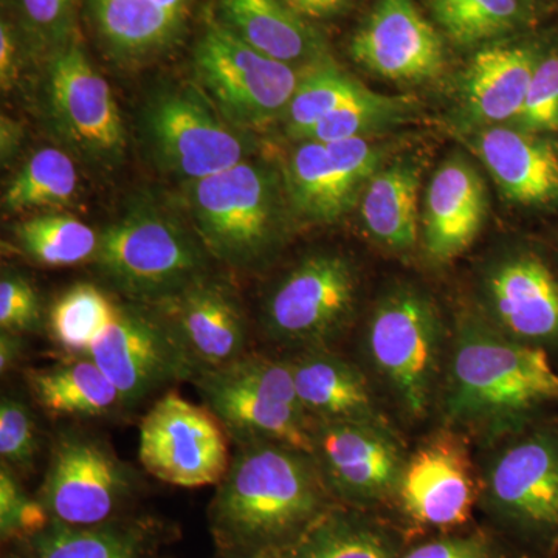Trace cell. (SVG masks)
Wrapping results in <instances>:
<instances>
[{
  "label": "cell",
  "mask_w": 558,
  "mask_h": 558,
  "mask_svg": "<svg viewBox=\"0 0 558 558\" xmlns=\"http://www.w3.org/2000/svg\"><path fill=\"white\" fill-rule=\"evenodd\" d=\"M444 376L439 409L446 427L488 444L558 403L548 352L510 340L472 315L459 319Z\"/></svg>",
  "instance_id": "1"
},
{
  "label": "cell",
  "mask_w": 558,
  "mask_h": 558,
  "mask_svg": "<svg viewBox=\"0 0 558 558\" xmlns=\"http://www.w3.org/2000/svg\"><path fill=\"white\" fill-rule=\"evenodd\" d=\"M329 488L307 451L275 442L238 446L209 506L227 553L281 550L329 510Z\"/></svg>",
  "instance_id": "2"
},
{
  "label": "cell",
  "mask_w": 558,
  "mask_h": 558,
  "mask_svg": "<svg viewBox=\"0 0 558 558\" xmlns=\"http://www.w3.org/2000/svg\"><path fill=\"white\" fill-rule=\"evenodd\" d=\"M438 306L416 286L388 289L374 304L363 352L402 416L416 422L435 409L449 344Z\"/></svg>",
  "instance_id": "3"
},
{
  "label": "cell",
  "mask_w": 558,
  "mask_h": 558,
  "mask_svg": "<svg viewBox=\"0 0 558 558\" xmlns=\"http://www.w3.org/2000/svg\"><path fill=\"white\" fill-rule=\"evenodd\" d=\"M282 194L277 172L252 157L185 183L193 230L208 255L240 270L263 266L281 245L288 204Z\"/></svg>",
  "instance_id": "4"
},
{
  "label": "cell",
  "mask_w": 558,
  "mask_h": 558,
  "mask_svg": "<svg viewBox=\"0 0 558 558\" xmlns=\"http://www.w3.org/2000/svg\"><path fill=\"white\" fill-rule=\"evenodd\" d=\"M196 231L156 205L131 208L100 233L98 274L131 303L159 306L207 275Z\"/></svg>",
  "instance_id": "5"
},
{
  "label": "cell",
  "mask_w": 558,
  "mask_h": 558,
  "mask_svg": "<svg viewBox=\"0 0 558 558\" xmlns=\"http://www.w3.org/2000/svg\"><path fill=\"white\" fill-rule=\"evenodd\" d=\"M205 407L236 446L275 442L314 451L312 429L286 360L245 354L194 377Z\"/></svg>",
  "instance_id": "6"
},
{
  "label": "cell",
  "mask_w": 558,
  "mask_h": 558,
  "mask_svg": "<svg viewBox=\"0 0 558 558\" xmlns=\"http://www.w3.org/2000/svg\"><path fill=\"white\" fill-rule=\"evenodd\" d=\"M481 472L488 509L527 537L558 548V418L531 422L492 442Z\"/></svg>",
  "instance_id": "7"
},
{
  "label": "cell",
  "mask_w": 558,
  "mask_h": 558,
  "mask_svg": "<svg viewBox=\"0 0 558 558\" xmlns=\"http://www.w3.org/2000/svg\"><path fill=\"white\" fill-rule=\"evenodd\" d=\"M359 300V277L339 253L306 256L270 290L263 328L275 343L299 349L328 348L348 328Z\"/></svg>",
  "instance_id": "8"
},
{
  "label": "cell",
  "mask_w": 558,
  "mask_h": 558,
  "mask_svg": "<svg viewBox=\"0 0 558 558\" xmlns=\"http://www.w3.org/2000/svg\"><path fill=\"white\" fill-rule=\"evenodd\" d=\"M194 65L213 105L244 131L286 117L301 78V70L253 49L223 24L202 35Z\"/></svg>",
  "instance_id": "9"
},
{
  "label": "cell",
  "mask_w": 558,
  "mask_h": 558,
  "mask_svg": "<svg viewBox=\"0 0 558 558\" xmlns=\"http://www.w3.org/2000/svg\"><path fill=\"white\" fill-rule=\"evenodd\" d=\"M145 134L161 170L185 183L236 167L253 154L247 131L231 124L196 87H175L154 98L145 112Z\"/></svg>",
  "instance_id": "10"
},
{
  "label": "cell",
  "mask_w": 558,
  "mask_h": 558,
  "mask_svg": "<svg viewBox=\"0 0 558 558\" xmlns=\"http://www.w3.org/2000/svg\"><path fill=\"white\" fill-rule=\"evenodd\" d=\"M89 357L119 389L123 409H134L167 385L193 380L199 373L165 315L138 303L117 306Z\"/></svg>",
  "instance_id": "11"
},
{
  "label": "cell",
  "mask_w": 558,
  "mask_h": 558,
  "mask_svg": "<svg viewBox=\"0 0 558 558\" xmlns=\"http://www.w3.org/2000/svg\"><path fill=\"white\" fill-rule=\"evenodd\" d=\"M138 458L154 478L171 486H211L229 470V435L207 407L170 391L143 417Z\"/></svg>",
  "instance_id": "12"
},
{
  "label": "cell",
  "mask_w": 558,
  "mask_h": 558,
  "mask_svg": "<svg viewBox=\"0 0 558 558\" xmlns=\"http://www.w3.org/2000/svg\"><path fill=\"white\" fill-rule=\"evenodd\" d=\"M47 109L60 137L92 161L112 163L123 156V120L108 81L76 40H65L47 69Z\"/></svg>",
  "instance_id": "13"
},
{
  "label": "cell",
  "mask_w": 558,
  "mask_h": 558,
  "mask_svg": "<svg viewBox=\"0 0 558 558\" xmlns=\"http://www.w3.org/2000/svg\"><path fill=\"white\" fill-rule=\"evenodd\" d=\"M312 438L330 494L352 505L398 497L407 457L389 422H314Z\"/></svg>",
  "instance_id": "14"
},
{
  "label": "cell",
  "mask_w": 558,
  "mask_h": 558,
  "mask_svg": "<svg viewBox=\"0 0 558 558\" xmlns=\"http://www.w3.org/2000/svg\"><path fill=\"white\" fill-rule=\"evenodd\" d=\"M132 476L101 440L68 433L51 450L40 501L69 526L108 523L130 497Z\"/></svg>",
  "instance_id": "15"
},
{
  "label": "cell",
  "mask_w": 558,
  "mask_h": 558,
  "mask_svg": "<svg viewBox=\"0 0 558 558\" xmlns=\"http://www.w3.org/2000/svg\"><path fill=\"white\" fill-rule=\"evenodd\" d=\"M481 295L487 325L558 357V275L538 253L499 256L484 271Z\"/></svg>",
  "instance_id": "16"
},
{
  "label": "cell",
  "mask_w": 558,
  "mask_h": 558,
  "mask_svg": "<svg viewBox=\"0 0 558 558\" xmlns=\"http://www.w3.org/2000/svg\"><path fill=\"white\" fill-rule=\"evenodd\" d=\"M379 163V148L366 138L332 143L303 140L286 167L289 208L306 222H336L362 196Z\"/></svg>",
  "instance_id": "17"
},
{
  "label": "cell",
  "mask_w": 558,
  "mask_h": 558,
  "mask_svg": "<svg viewBox=\"0 0 558 558\" xmlns=\"http://www.w3.org/2000/svg\"><path fill=\"white\" fill-rule=\"evenodd\" d=\"M398 498L407 515L424 526L453 527L469 520L476 481L461 433L440 429L407 457Z\"/></svg>",
  "instance_id": "18"
},
{
  "label": "cell",
  "mask_w": 558,
  "mask_h": 558,
  "mask_svg": "<svg viewBox=\"0 0 558 558\" xmlns=\"http://www.w3.org/2000/svg\"><path fill=\"white\" fill-rule=\"evenodd\" d=\"M349 50L359 65L391 81L424 83L446 65L442 39L414 0H379Z\"/></svg>",
  "instance_id": "19"
},
{
  "label": "cell",
  "mask_w": 558,
  "mask_h": 558,
  "mask_svg": "<svg viewBox=\"0 0 558 558\" xmlns=\"http://www.w3.org/2000/svg\"><path fill=\"white\" fill-rule=\"evenodd\" d=\"M156 307L171 323L199 373L247 354V319L226 282L205 275Z\"/></svg>",
  "instance_id": "20"
},
{
  "label": "cell",
  "mask_w": 558,
  "mask_h": 558,
  "mask_svg": "<svg viewBox=\"0 0 558 558\" xmlns=\"http://www.w3.org/2000/svg\"><path fill=\"white\" fill-rule=\"evenodd\" d=\"M483 180L472 165L451 159L433 175L425 196L424 250L433 263L447 264L476 240L486 218Z\"/></svg>",
  "instance_id": "21"
},
{
  "label": "cell",
  "mask_w": 558,
  "mask_h": 558,
  "mask_svg": "<svg viewBox=\"0 0 558 558\" xmlns=\"http://www.w3.org/2000/svg\"><path fill=\"white\" fill-rule=\"evenodd\" d=\"M284 360L312 422H388L368 377L328 348L299 349Z\"/></svg>",
  "instance_id": "22"
},
{
  "label": "cell",
  "mask_w": 558,
  "mask_h": 558,
  "mask_svg": "<svg viewBox=\"0 0 558 558\" xmlns=\"http://www.w3.org/2000/svg\"><path fill=\"white\" fill-rule=\"evenodd\" d=\"M473 149L509 201L558 205V150L548 140L497 124L476 134Z\"/></svg>",
  "instance_id": "23"
},
{
  "label": "cell",
  "mask_w": 558,
  "mask_h": 558,
  "mask_svg": "<svg viewBox=\"0 0 558 558\" xmlns=\"http://www.w3.org/2000/svg\"><path fill=\"white\" fill-rule=\"evenodd\" d=\"M542 57L529 44L495 46L478 51L462 81V108L472 123L497 126L515 121Z\"/></svg>",
  "instance_id": "24"
},
{
  "label": "cell",
  "mask_w": 558,
  "mask_h": 558,
  "mask_svg": "<svg viewBox=\"0 0 558 558\" xmlns=\"http://www.w3.org/2000/svg\"><path fill=\"white\" fill-rule=\"evenodd\" d=\"M223 25L253 49L301 70L326 61L318 33L282 0H220Z\"/></svg>",
  "instance_id": "25"
},
{
  "label": "cell",
  "mask_w": 558,
  "mask_h": 558,
  "mask_svg": "<svg viewBox=\"0 0 558 558\" xmlns=\"http://www.w3.org/2000/svg\"><path fill=\"white\" fill-rule=\"evenodd\" d=\"M193 0H94V16L110 51L145 60L182 35Z\"/></svg>",
  "instance_id": "26"
},
{
  "label": "cell",
  "mask_w": 558,
  "mask_h": 558,
  "mask_svg": "<svg viewBox=\"0 0 558 558\" xmlns=\"http://www.w3.org/2000/svg\"><path fill=\"white\" fill-rule=\"evenodd\" d=\"M27 385L36 403L53 417H100L123 409L119 389L89 355L31 369Z\"/></svg>",
  "instance_id": "27"
},
{
  "label": "cell",
  "mask_w": 558,
  "mask_h": 558,
  "mask_svg": "<svg viewBox=\"0 0 558 558\" xmlns=\"http://www.w3.org/2000/svg\"><path fill=\"white\" fill-rule=\"evenodd\" d=\"M421 174L413 165L377 171L360 196V216L369 236L395 252H409L417 241Z\"/></svg>",
  "instance_id": "28"
},
{
  "label": "cell",
  "mask_w": 558,
  "mask_h": 558,
  "mask_svg": "<svg viewBox=\"0 0 558 558\" xmlns=\"http://www.w3.org/2000/svg\"><path fill=\"white\" fill-rule=\"evenodd\" d=\"M279 558H395V543L351 513L328 510Z\"/></svg>",
  "instance_id": "29"
},
{
  "label": "cell",
  "mask_w": 558,
  "mask_h": 558,
  "mask_svg": "<svg viewBox=\"0 0 558 558\" xmlns=\"http://www.w3.org/2000/svg\"><path fill=\"white\" fill-rule=\"evenodd\" d=\"M17 250L46 267H70L94 260L100 233L68 215H40L17 223L13 233Z\"/></svg>",
  "instance_id": "30"
},
{
  "label": "cell",
  "mask_w": 558,
  "mask_h": 558,
  "mask_svg": "<svg viewBox=\"0 0 558 558\" xmlns=\"http://www.w3.org/2000/svg\"><path fill=\"white\" fill-rule=\"evenodd\" d=\"M28 543L35 558H142L145 534L142 529L109 521L69 526L53 520Z\"/></svg>",
  "instance_id": "31"
},
{
  "label": "cell",
  "mask_w": 558,
  "mask_h": 558,
  "mask_svg": "<svg viewBox=\"0 0 558 558\" xmlns=\"http://www.w3.org/2000/svg\"><path fill=\"white\" fill-rule=\"evenodd\" d=\"M78 172L73 160L60 149L44 148L36 150L11 180L2 207L10 213L62 207L75 199Z\"/></svg>",
  "instance_id": "32"
},
{
  "label": "cell",
  "mask_w": 558,
  "mask_h": 558,
  "mask_svg": "<svg viewBox=\"0 0 558 558\" xmlns=\"http://www.w3.org/2000/svg\"><path fill=\"white\" fill-rule=\"evenodd\" d=\"M117 306L102 290L80 282L65 290L51 307V337L64 351L89 355L95 341L116 317Z\"/></svg>",
  "instance_id": "33"
},
{
  "label": "cell",
  "mask_w": 558,
  "mask_h": 558,
  "mask_svg": "<svg viewBox=\"0 0 558 558\" xmlns=\"http://www.w3.org/2000/svg\"><path fill=\"white\" fill-rule=\"evenodd\" d=\"M363 90L362 84L328 60L303 70L286 112L289 134L299 140L306 138L319 121Z\"/></svg>",
  "instance_id": "34"
},
{
  "label": "cell",
  "mask_w": 558,
  "mask_h": 558,
  "mask_svg": "<svg viewBox=\"0 0 558 558\" xmlns=\"http://www.w3.org/2000/svg\"><path fill=\"white\" fill-rule=\"evenodd\" d=\"M433 17L461 46L486 43L523 21V0H428Z\"/></svg>",
  "instance_id": "35"
},
{
  "label": "cell",
  "mask_w": 558,
  "mask_h": 558,
  "mask_svg": "<svg viewBox=\"0 0 558 558\" xmlns=\"http://www.w3.org/2000/svg\"><path fill=\"white\" fill-rule=\"evenodd\" d=\"M413 106L403 97H387L368 89L325 117L304 140L332 143L341 140L365 138L385 128L403 123Z\"/></svg>",
  "instance_id": "36"
},
{
  "label": "cell",
  "mask_w": 558,
  "mask_h": 558,
  "mask_svg": "<svg viewBox=\"0 0 558 558\" xmlns=\"http://www.w3.org/2000/svg\"><path fill=\"white\" fill-rule=\"evenodd\" d=\"M39 433L31 409L13 396L0 402V457L14 472L28 473L35 468Z\"/></svg>",
  "instance_id": "37"
},
{
  "label": "cell",
  "mask_w": 558,
  "mask_h": 558,
  "mask_svg": "<svg viewBox=\"0 0 558 558\" xmlns=\"http://www.w3.org/2000/svg\"><path fill=\"white\" fill-rule=\"evenodd\" d=\"M53 521L40 499H32L17 481L16 472L0 469V532L3 539L32 538Z\"/></svg>",
  "instance_id": "38"
},
{
  "label": "cell",
  "mask_w": 558,
  "mask_h": 558,
  "mask_svg": "<svg viewBox=\"0 0 558 558\" xmlns=\"http://www.w3.org/2000/svg\"><path fill=\"white\" fill-rule=\"evenodd\" d=\"M519 130L531 134L558 131V51L542 53L529 86Z\"/></svg>",
  "instance_id": "39"
},
{
  "label": "cell",
  "mask_w": 558,
  "mask_h": 558,
  "mask_svg": "<svg viewBox=\"0 0 558 558\" xmlns=\"http://www.w3.org/2000/svg\"><path fill=\"white\" fill-rule=\"evenodd\" d=\"M0 328L20 336L40 328L38 295L16 271L3 270L0 279Z\"/></svg>",
  "instance_id": "40"
},
{
  "label": "cell",
  "mask_w": 558,
  "mask_h": 558,
  "mask_svg": "<svg viewBox=\"0 0 558 558\" xmlns=\"http://www.w3.org/2000/svg\"><path fill=\"white\" fill-rule=\"evenodd\" d=\"M76 3L78 0H17L28 31L43 43L58 47L68 40Z\"/></svg>",
  "instance_id": "41"
},
{
  "label": "cell",
  "mask_w": 558,
  "mask_h": 558,
  "mask_svg": "<svg viewBox=\"0 0 558 558\" xmlns=\"http://www.w3.org/2000/svg\"><path fill=\"white\" fill-rule=\"evenodd\" d=\"M403 558H492V550L481 537L446 538L418 546Z\"/></svg>",
  "instance_id": "42"
},
{
  "label": "cell",
  "mask_w": 558,
  "mask_h": 558,
  "mask_svg": "<svg viewBox=\"0 0 558 558\" xmlns=\"http://www.w3.org/2000/svg\"><path fill=\"white\" fill-rule=\"evenodd\" d=\"M17 78V46L9 22L0 25V84L3 90H11Z\"/></svg>",
  "instance_id": "43"
},
{
  "label": "cell",
  "mask_w": 558,
  "mask_h": 558,
  "mask_svg": "<svg viewBox=\"0 0 558 558\" xmlns=\"http://www.w3.org/2000/svg\"><path fill=\"white\" fill-rule=\"evenodd\" d=\"M282 2L301 17L326 20V17L343 13L352 0H282Z\"/></svg>",
  "instance_id": "44"
},
{
  "label": "cell",
  "mask_w": 558,
  "mask_h": 558,
  "mask_svg": "<svg viewBox=\"0 0 558 558\" xmlns=\"http://www.w3.org/2000/svg\"><path fill=\"white\" fill-rule=\"evenodd\" d=\"M22 340L20 333H0V373L7 374L21 357Z\"/></svg>",
  "instance_id": "45"
},
{
  "label": "cell",
  "mask_w": 558,
  "mask_h": 558,
  "mask_svg": "<svg viewBox=\"0 0 558 558\" xmlns=\"http://www.w3.org/2000/svg\"><path fill=\"white\" fill-rule=\"evenodd\" d=\"M20 128L14 121L2 119V159H9L14 149L20 146Z\"/></svg>",
  "instance_id": "46"
},
{
  "label": "cell",
  "mask_w": 558,
  "mask_h": 558,
  "mask_svg": "<svg viewBox=\"0 0 558 558\" xmlns=\"http://www.w3.org/2000/svg\"><path fill=\"white\" fill-rule=\"evenodd\" d=\"M230 558H279L278 550H231Z\"/></svg>",
  "instance_id": "47"
},
{
  "label": "cell",
  "mask_w": 558,
  "mask_h": 558,
  "mask_svg": "<svg viewBox=\"0 0 558 558\" xmlns=\"http://www.w3.org/2000/svg\"><path fill=\"white\" fill-rule=\"evenodd\" d=\"M5 558H21V557H17V556H7Z\"/></svg>",
  "instance_id": "48"
}]
</instances>
